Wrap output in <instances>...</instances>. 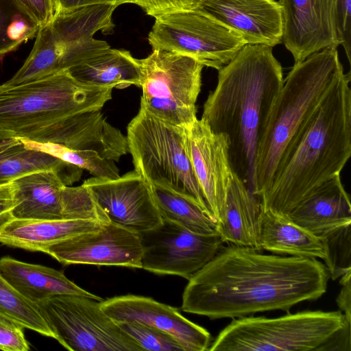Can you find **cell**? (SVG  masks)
<instances>
[{"label":"cell","mask_w":351,"mask_h":351,"mask_svg":"<svg viewBox=\"0 0 351 351\" xmlns=\"http://www.w3.org/2000/svg\"><path fill=\"white\" fill-rule=\"evenodd\" d=\"M137 1L138 0H56L57 14L60 11L93 4L109 3L120 5L123 3L136 4Z\"/></svg>","instance_id":"40"},{"label":"cell","mask_w":351,"mask_h":351,"mask_svg":"<svg viewBox=\"0 0 351 351\" xmlns=\"http://www.w3.org/2000/svg\"><path fill=\"white\" fill-rule=\"evenodd\" d=\"M138 236L141 269L188 280L214 258L224 243L219 234L194 233L167 219Z\"/></svg>","instance_id":"12"},{"label":"cell","mask_w":351,"mask_h":351,"mask_svg":"<svg viewBox=\"0 0 351 351\" xmlns=\"http://www.w3.org/2000/svg\"><path fill=\"white\" fill-rule=\"evenodd\" d=\"M344 73L335 48L315 52L295 63L272 106L255 158L254 195L269 189L287 145Z\"/></svg>","instance_id":"5"},{"label":"cell","mask_w":351,"mask_h":351,"mask_svg":"<svg viewBox=\"0 0 351 351\" xmlns=\"http://www.w3.org/2000/svg\"><path fill=\"white\" fill-rule=\"evenodd\" d=\"M38 29L16 0H0V58L35 37Z\"/></svg>","instance_id":"30"},{"label":"cell","mask_w":351,"mask_h":351,"mask_svg":"<svg viewBox=\"0 0 351 351\" xmlns=\"http://www.w3.org/2000/svg\"><path fill=\"white\" fill-rule=\"evenodd\" d=\"M330 278L317 258L265 254L230 243L189 280L181 308L210 319L289 312L295 304L321 298Z\"/></svg>","instance_id":"1"},{"label":"cell","mask_w":351,"mask_h":351,"mask_svg":"<svg viewBox=\"0 0 351 351\" xmlns=\"http://www.w3.org/2000/svg\"><path fill=\"white\" fill-rule=\"evenodd\" d=\"M126 138L134 171L146 182L166 185L194 199L210 215L193 169L186 128L140 107L128 125Z\"/></svg>","instance_id":"7"},{"label":"cell","mask_w":351,"mask_h":351,"mask_svg":"<svg viewBox=\"0 0 351 351\" xmlns=\"http://www.w3.org/2000/svg\"><path fill=\"white\" fill-rule=\"evenodd\" d=\"M261 210L258 197L233 173L223 218L217 225L223 241L261 250L258 240Z\"/></svg>","instance_id":"24"},{"label":"cell","mask_w":351,"mask_h":351,"mask_svg":"<svg viewBox=\"0 0 351 351\" xmlns=\"http://www.w3.org/2000/svg\"><path fill=\"white\" fill-rule=\"evenodd\" d=\"M239 34L247 44L282 43V8L276 0H197L191 9Z\"/></svg>","instance_id":"18"},{"label":"cell","mask_w":351,"mask_h":351,"mask_svg":"<svg viewBox=\"0 0 351 351\" xmlns=\"http://www.w3.org/2000/svg\"><path fill=\"white\" fill-rule=\"evenodd\" d=\"M40 171L56 172L66 186L78 181L83 169L43 152L24 145L18 138L0 152V185Z\"/></svg>","instance_id":"26"},{"label":"cell","mask_w":351,"mask_h":351,"mask_svg":"<svg viewBox=\"0 0 351 351\" xmlns=\"http://www.w3.org/2000/svg\"><path fill=\"white\" fill-rule=\"evenodd\" d=\"M283 83L272 47L246 44L218 70L217 86L204 105L201 119L226 136L232 171L254 195L257 145Z\"/></svg>","instance_id":"3"},{"label":"cell","mask_w":351,"mask_h":351,"mask_svg":"<svg viewBox=\"0 0 351 351\" xmlns=\"http://www.w3.org/2000/svg\"><path fill=\"white\" fill-rule=\"evenodd\" d=\"M82 184L113 224L139 234L163 221L149 184L134 170L114 180L93 177Z\"/></svg>","instance_id":"13"},{"label":"cell","mask_w":351,"mask_h":351,"mask_svg":"<svg viewBox=\"0 0 351 351\" xmlns=\"http://www.w3.org/2000/svg\"><path fill=\"white\" fill-rule=\"evenodd\" d=\"M287 217L322 239L351 226L350 196L340 174L317 188Z\"/></svg>","instance_id":"19"},{"label":"cell","mask_w":351,"mask_h":351,"mask_svg":"<svg viewBox=\"0 0 351 351\" xmlns=\"http://www.w3.org/2000/svg\"><path fill=\"white\" fill-rule=\"evenodd\" d=\"M112 87L82 83L68 70L28 82L0 85V132L117 161L126 138L101 112Z\"/></svg>","instance_id":"2"},{"label":"cell","mask_w":351,"mask_h":351,"mask_svg":"<svg viewBox=\"0 0 351 351\" xmlns=\"http://www.w3.org/2000/svg\"><path fill=\"white\" fill-rule=\"evenodd\" d=\"M117 324L143 350L185 351L175 337L165 331L135 322Z\"/></svg>","instance_id":"31"},{"label":"cell","mask_w":351,"mask_h":351,"mask_svg":"<svg viewBox=\"0 0 351 351\" xmlns=\"http://www.w3.org/2000/svg\"><path fill=\"white\" fill-rule=\"evenodd\" d=\"M44 253L63 265L121 266L141 269L138 234L110 222L97 230L48 246Z\"/></svg>","instance_id":"14"},{"label":"cell","mask_w":351,"mask_h":351,"mask_svg":"<svg viewBox=\"0 0 351 351\" xmlns=\"http://www.w3.org/2000/svg\"><path fill=\"white\" fill-rule=\"evenodd\" d=\"M260 250L274 254L329 261L327 239L318 237L272 210L261 209L259 216Z\"/></svg>","instance_id":"21"},{"label":"cell","mask_w":351,"mask_h":351,"mask_svg":"<svg viewBox=\"0 0 351 351\" xmlns=\"http://www.w3.org/2000/svg\"><path fill=\"white\" fill-rule=\"evenodd\" d=\"M350 73H343L293 137L261 208L287 216L313 191L339 175L351 156Z\"/></svg>","instance_id":"4"},{"label":"cell","mask_w":351,"mask_h":351,"mask_svg":"<svg viewBox=\"0 0 351 351\" xmlns=\"http://www.w3.org/2000/svg\"><path fill=\"white\" fill-rule=\"evenodd\" d=\"M193 169L208 210L218 225L222 220L227 193L233 176L226 136L213 132L202 119L187 128Z\"/></svg>","instance_id":"15"},{"label":"cell","mask_w":351,"mask_h":351,"mask_svg":"<svg viewBox=\"0 0 351 351\" xmlns=\"http://www.w3.org/2000/svg\"><path fill=\"white\" fill-rule=\"evenodd\" d=\"M23 328L19 324L0 314V350H29V345Z\"/></svg>","instance_id":"33"},{"label":"cell","mask_w":351,"mask_h":351,"mask_svg":"<svg viewBox=\"0 0 351 351\" xmlns=\"http://www.w3.org/2000/svg\"><path fill=\"white\" fill-rule=\"evenodd\" d=\"M118 6L97 3L59 12L38 29L29 56L5 84H20L69 70L109 48L93 36L99 31L112 32V14Z\"/></svg>","instance_id":"6"},{"label":"cell","mask_w":351,"mask_h":351,"mask_svg":"<svg viewBox=\"0 0 351 351\" xmlns=\"http://www.w3.org/2000/svg\"><path fill=\"white\" fill-rule=\"evenodd\" d=\"M149 185L163 219L177 223L194 233L219 234L217 223L196 200L162 184Z\"/></svg>","instance_id":"27"},{"label":"cell","mask_w":351,"mask_h":351,"mask_svg":"<svg viewBox=\"0 0 351 351\" xmlns=\"http://www.w3.org/2000/svg\"><path fill=\"white\" fill-rule=\"evenodd\" d=\"M154 17L148 36L152 49L186 55L217 70L228 64L247 44L239 34L193 10H176Z\"/></svg>","instance_id":"11"},{"label":"cell","mask_w":351,"mask_h":351,"mask_svg":"<svg viewBox=\"0 0 351 351\" xmlns=\"http://www.w3.org/2000/svg\"><path fill=\"white\" fill-rule=\"evenodd\" d=\"M10 182L14 219H64L62 193L66 184L56 172L36 171Z\"/></svg>","instance_id":"20"},{"label":"cell","mask_w":351,"mask_h":351,"mask_svg":"<svg viewBox=\"0 0 351 351\" xmlns=\"http://www.w3.org/2000/svg\"><path fill=\"white\" fill-rule=\"evenodd\" d=\"M14 207L11 182L0 185V231L11 220Z\"/></svg>","instance_id":"37"},{"label":"cell","mask_w":351,"mask_h":351,"mask_svg":"<svg viewBox=\"0 0 351 351\" xmlns=\"http://www.w3.org/2000/svg\"><path fill=\"white\" fill-rule=\"evenodd\" d=\"M351 271L341 276L339 283L341 291L336 298V302L346 319L351 322Z\"/></svg>","instance_id":"39"},{"label":"cell","mask_w":351,"mask_h":351,"mask_svg":"<svg viewBox=\"0 0 351 351\" xmlns=\"http://www.w3.org/2000/svg\"><path fill=\"white\" fill-rule=\"evenodd\" d=\"M104 223L88 219H13L0 231V243L29 251L45 252L57 242L97 230Z\"/></svg>","instance_id":"23"},{"label":"cell","mask_w":351,"mask_h":351,"mask_svg":"<svg viewBox=\"0 0 351 351\" xmlns=\"http://www.w3.org/2000/svg\"><path fill=\"white\" fill-rule=\"evenodd\" d=\"M14 138L6 133L0 132V152L8 145Z\"/></svg>","instance_id":"41"},{"label":"cell","mask_w":351,"mask_h":351,"mask_svg":"<svg viewBox=\"0 0 351 351\" xmlns=\"http://www.w3.org/2000/svg\"><path fill=\"white\" fill-rule=\"evenodd\" d=\"M103 311L116 323L135 322L165 331L175 337L185 351L208 350L211 335L179 311L153 298L128 294L102 300Z\"/></svg>","instance_id":"16"},{"label":"cell","mask_w":351,"mask_h":351,"mask_svg":"<svg viewBox=\"0 0 351 351\" xmlns=\"http://www.w3.org/2000/svg\"><path fill=\"white\" fill-rule=\"evenodd\" d=\"M350 348V322L331 336L319 350H348Z\"/></svg>","instance_id":"38"},{"label":"cell","mask_w":351,"mask_h":351,"mask_svg":"<svg viewBox=\"0 0 351 351\" xmlns=\"http://www.w3.org/2000/svg\"><path fill=\"white\" fill-rule=\"evenodd\" d=\"M19 139L25 147L45 152L64 162L85 169L95 178L114 180L120 176L114 161L103 157L95 151L71 149L54 143H41Z\"/></svg>","instance_id":"29"},{"label":"cell","mask_w":351,"mask_h":351,"mask_svg":"<svg viewBox=\"0 0 351 351\" xmlns=\"http://www.w3.org/2000/svg\"><path fill=\"white\" fill-rule=\"evenodd\" d=\"M197 1V0H138L136 5L141 7L147 14L154 17L176 10H191Z\"/></svg>","instance_id":"36"},{"label":"cell","mask_w":351,"mask_h":351,"mask_svg":"<svg viewBox=\"0 0 351 351\" xmlns=\"http://www.w3.org/2000/svg\"><path fill=\"white\" fill-rule=\"evenodd\" d=\"M63 347L71 351H143L101 308V302L62 294L36 302Z\"/></svg>","instance_id":"10"},{"label":"cell","mask_w":351,"mask_h":351,"mask_svg":"<svg viewBox=\"0 0 351 351\" xmlns=\"http://www.w3.org/2000/svg\"><path fill=\"white\" fill-rule=\"evenodd\" d=\"M282 42L295 63L311 54L339 45L335 23V0H279Z\"/></svg>","instance_id":"17"},{"label":"cell","mask_w":351,"mask_h":351,"mask_svg":"<svg viewBox=\"0 0 351 351\" xmlns=\"http://www.w3.org/2000/svg\"><path fill=\"white\" fill-rule=\"evenodd\" d=\"M0 272L22 295L37 302L56 295L73 294L104 300L80 287L61 271L41 265L4 256L0 258Z\"/></svg>","instance_id":"22"},{"label":"cell","mask_w":351,"mask_h":351,"mask_svg":"<svg viewBox=\"0 0 351 351\" xmlns=\"http://www.w3.org/2000/svg\"><path fill=\"white\" fill-rule=\"evenodd\" d=\"M40 28L48 24L57 14L56 0H16Z\"/></svg>","instance_id":"35"},{"label":"cell","mask_w":351,"mask_h":351,"mask_svg":"<svg viewBox=\"0 0 351 351\" xmlns=\"http://www.w3.org/2000/svg\"><path fill=\"white\" fill-rule=\"evenodd\" d=\"M0 314L24 328L56 339L37 304L22 295L0 272Z\"/></svg>","instance_id":"28"},{"label":"cell","mask_w":351,"mask_h":351,"mask_svg":"<svg viewBox=\"0 0 351 351\" xmlns=\"http://www.w3.org/2000/svg\"><path fill=\"white\" fill-rule=\"evenodd\" d=\"M140 63V107L166 122L188 128L197 119L195 104L204 66L192 57L162 49H152Z\"/></svg>","instance_id":"9"},{"label":"cell","mask_w":351,"mask_h":351,"mask_svg":"<svg viewBox=\"0 0 351 351\" xmlns=\"http://www.w3.org/2000/svg\"><path fill=\"white\" fill-rule=\"evenodd\" d=\"M68 71L77 80L91 85L123 89L141 84L140 60L123 49L109 47Z\"/></svg>","instance_id":"25"},{"label":"cell","mask_w":351,"mask_h":351,"mask_svg":"<svg viewBox=\"0 0 351 351\" xmlns=\"http://www.w3.org/2000/svg\"><path fill=\"white\" fill-rule=\"evenodd\" d=\"M335 23L337 40L351 58V0H335Z\"/></svg>","instance_id":"34"},{"label":"cell","mask_w":351,"mask_h":351,"mask_svg":"<svg viewBox=\"0 0 351 351\" xmlns=\"http://www.w3.org/2000/svg\"><path fill=\"white\" fill-rule=\"evenodd\" d=\"M350 226L326 238L329 261L326 267L333 280L351 271Z\"/></svg>","instance_id":"32"},{"label":"cell","mask_w":351,"mask_h":351,"mask_svg":"<svg viewBox=\"0 0 351 351\" xmlns=\"http://www.w3.org/2000/svg\"><path fill=\"white\" fill-rule=\"evenodd\" d=\"M347 322L341 311H304L274 318H234L219 333L208 350H319Z\"/></svg>","instance_id":"8"}]
</instances>
